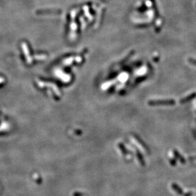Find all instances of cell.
<instances>
[{"label": "cell", "mask_w": 196, "mask_h": 196, "mask_svg": "<svg viewBox=\"0 0 196 196\" xmlns=\"http://www.w3.org/2000/svg\"><path fill=\"white\" fill-rule=\"evenodd\" d=\"M175 101L173 99H163V100H150L148 104L150 106H173L175 104Z\"/></svg>", "instance_id": "6da1fadb"}, {"label": "cell", "mask_w": 196, "mask_h": 196, "mask_svg": "<svg viewBox=\"0 0 196 196\" xmlns=\"http://www.w3.org/2000/svg\"><path fill=\"white\" fill-rule=\"evenodd\" d=\"M172 188L173 189L176 191V192H177L179 194H183V190L181 189V188L180 187V186L176 184H172Z\"/></svg>", "instance_id": "3957f363"}, {"label": "cell", "mask_w": 196, "mask_h": 196, "mask_svg": "<svg viewBox=\"0 0 196 196\" xmlns=\"http://www.w3.org/2000/svg\"><path fill=\"white\" fill-rule=\"evenodd\" d=\"M174 156H175L176 157H177V158L180 159V162H181V163H185V160L184 158H183V157H181V156H180V154H179V153L178 152L176 151V150H175V151L174 152Z\"/></svg>", "instance_id": "5b68a950"}, {"label": "cell", "mask_w": 196, "mask_h": 196, "mask_svg": "<svg viewBox=\"0 0 196 196\" xmlns=\"http://www.w3.org/2000/svg\"><path fill=\"white\" fill-rule=\"evenodd\" d=\"M137 157H138V159L139 162L140 163V164H142L143 166L145 165V162H144V159H143V157H142V155L141 154H140V152H139L138 151H137Z\"/></svg>", "instance_id": "277c9868"}, {"label": "cell", "mask_w": 196, "mask_h": 196, "mask_svg": "<svg viewBox=\"0 0 196 196\" xmlns=\"http://www.w3.org/2000/svg\"><path fill=\"white\" fill-rule=\"evenodd\" d=\"M119 147L122 150V152L123 153V154H127V152H126V149H125V147H124V145H123L122 143H119Z\"/></svg>", "instance_id": "8992f818"}, {"label": "cell", "mask_w": 196, "mask_h": 196, "mask_svg": "<svg viewBox=\"0 0 196 196\" xmlns=\"http://www.w3.org/2000/svg\"><path fill=\"white\" fill-rule=\"evenodd\" d=\"M195 93H194V94H191V95H190L189 96H186V97L184 98V99H181V100H180V103H186V102L190 101V100H191V99H194V98L195 97Z\"/></svg>", "instance_id": "7a4b0ae2"}, {"label": "cell", "mask_w": 196, "mask_h": 196, "mask_svg": "<svg viewBox=\"0 0 196 196\" xmlns=\"http://www.w3.org/2000/svg\"><path fill=\"white\" fill-rule=\"evenodd\" d=\"M188 61H189L190 63L192 64H194V65H196V60H194L193 59H189Z\"/></svg>", "instance_id": "52a82bcc"}]
</instances>
